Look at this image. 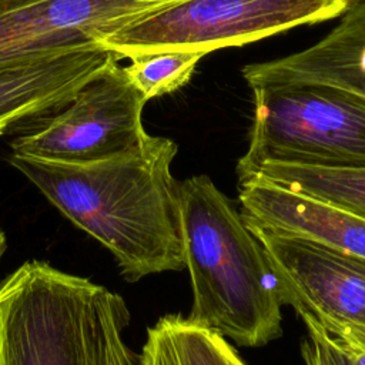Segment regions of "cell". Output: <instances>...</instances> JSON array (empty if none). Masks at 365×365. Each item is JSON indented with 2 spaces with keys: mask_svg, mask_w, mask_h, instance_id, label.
<instances>
[{
  "mask_svg": "<svg viewBox=\"0 0 365 365\" xmlns=\"http://www.w3.org/2000/svg\"><path fill=\"white\" fill-rule=\"evenodd\" d=\"M222 349H224V356H225V365H247L242 361V358L238 355V352L227 342V339H224Z\"/></svg>",
  "mask_w": 365,
  "mask_h": 365,
  "instance_id": "16",
  "label": "cell"
},
{
  "mask_svg": "<svg viewBox=\"0 0 365 365\" xmlns=\"http://www.w3.org/2000/svg\"><path fill=\"white\" fill-rule=\"evenodd\" d=\"M349 0H177L98 41L118 56L241 47L342 16Z\"/></svg>",
  "mask_w": 365,
  "mask_h": 365,
  "instance_id": "5",
  "label": "cell"
},
{
  "mask_svg": "<svg viewBox=\"0 0 365 365\" xmlns=\"http://www.w3.org/2000/svg\"><path fill=\"white\" fill-rule=\"evenodd\" d=\"M113 53L56 115L11 141L17 155L64 163L101 161L140 145L148 135L143 125L147 103Z\"/></svg>",
  "mask_w": 365,
  "mask_h": 365,
  "instance_id": "7",
  "label": "cell"
},
{
  "mask_svg": "<svg viewBox=\"0 0 365 365\" xmlns=\"http://www.w3.org/2000/svg\"><path fill=\"white\" fill-rule=\"evenodd\" d=\"M224 336L181 315H165L147 329L141 365H225Z\"/></svg>",
  "mask_w": 365,
  "mask_h": 365,
  "instance_id": "13",
  "label": "cell"
},
{
  "mask_svg": "<svg viewBox=\"0 0 365 365\" xmlns=\"http://www.w3.org/2000/svg\"><path fill=\"white\" fill-rule=\"evenodd\" d=\"M247 225L265 251L281 302L365 351V258L307 235Z\"/></svg>",
  "mask_w": 365,
  "mask_h": 365,
  "instance_id": "6",
  "label": "cell"
},
{
  "mask_svg": "<svg viewBox=\"0 0 365 365\" xmlns=\"http://www.w3.org/2000/svg\"><path fill=\"white\" fill-rule=\"evenodd\" d=\"M248 86L318 83L365 97V0L351 3L339 23L319 41L269 61L242 67Z\"/></svg>",
  "mask_w": 365,
  "mask_h": 365,
  "instance_id": "10",
  "label": "cell"
},
{
  "mask_svg": "<svg viewBox=\"0 0 365 365\" xmlns=\"http://www.w3.org/2000/svg\"><path fill=\"white\" fill-rule=\"evenodd\" d=\"M205 56L194 50H160L134 54L124 71L148 101L170 94L187 84Z\"/></svg>",
  "mask_w": 365,
  "mask_h": 365,
  "instance_id": "14",
  "label": "cell"
},
{
  "mask_svg": "<svg viewBox=\"0 0 365 365\" xmlns=\"http://www.w3.org/2000/svg\"><path fill=\"white\" fill-rule=\"evenodd\" d=\"M258 180L365 218V168L336 170L267 163L240 181Z\"/></svg>",
  "mask_w": 365,
  "mask_h": 365,
  "instance_id": "12",
  "label": "cell"
},
{
  "mask_svg": "<svg viewBox=\"0 0 365 365\" xmlns=\"http://www.w3.org/2000/svg\"><path fill=\"white\" fill-rule=\"evenodd\" d=\"M124 298L30 259L0 284V365H141Z\"/></svg>",
  "mask_w": 365,
  "mask_h": 365,
  "instance_id": "3",
  "label": "cell"
},
{
  "mask_svg": "<svg viewBox=\"0 0 365 365\" xmlns=\"http://www.w3.org/2000/svg\"><path fill=\"white\" fill-rule=\"evenodd\" d=\"M356 1H362V0H349V4L351 3H356Z\"/></svg>",
  "mask_w": 365,
  "mask_h": 365,
  "instance_id": "17",
  "label": "cell"
},
{
  "mask_svg": "<svg viewBox=\"0 0 365 365\" xmlns=\"http://www.w3.org/2000/svg\"><path fill=\"white\" fill-rule=\"evenodd\" d=\"M252 93L250 144L238 180L275 163L365 168V97L318 83H259Z\"/></svg>",
  "mask_w": 365,
  "mask_h": 365,
  "instance_id": "4",
  "label": "cell"
},
{
  "mask_svg": "<svg viewBox=\"0 0 365 365\" xmlns=\"http://www.w3.org/2000/svg\"><path fill=\"white\" fill-rule=\"evenodd\" d=\"M302 319L308 329L301 346L305 365H365V351L351 349L312 319Z\"/></svg>",
  "mask_w": 365,
  "mask_h": 365,
  "instance_id": "15",
  "label": "cell"
},
{
  "mask_svg": "<svg viewBox=\"0 0 365 365\" xmlns=\"http://www.w3.org/2000/svg\"><path fill=\"white\" fill-rule=\"evenodd\" d=\"M113 51L100 46L20 58L0 66V135L13 124L60 110Z\"/></svg>",
  "mask_w": 365,
  "mask_h": 365,
  "instance_id": "9",
  "label": "cell"
},
{
  "mask_svg": "<svg viewBox=\"0 0 365 365\" xmlns=\"http://www.w3.org/2000/svg\"><path fill=\"white\" fill-rule=\"evenodd\" d=\"M177 144L147 135L137 147L88 163L64 164L11 154L9 161L74 225L115 258L128 282L184 268Z\"/></svg>",
  "mask_w": 365,
  "mask_h": 365,
  "instance_id": "1",
  "label": "cell"
},
{
  "mask_svg": "<svg viewBox=\"0 0 365 365\" xmlns=\"http://www.w3.org/2000/svg\"><path fill=\"white\" fill-rule=\"evenodd\" d=\"M177 192L192 291L188 319L240 346H262L281 336L277 281L241 212L207 175L178 181Z\"/></svg>",
  "mask_w": 365,
  "mask_h": 365,
  "instance_id": "2",
  "label": "cell"
},
{
  "mask_svg": "<svg viewBox=\"0 0 365 365\" xmlns=\"http://www.w3.org/2000/svg\"><path fill=\"white\" fill-rule=\"evenodd\" d=\"M247 224L307 235L365 258V218L258 180L238 182Z\"/></svg>",
  "mask_w": 365,
  "mask_h": 365,
  "instance_id": "11",
  "label": "cell"
},
{
  "mask_svg": "<svg viewBox=\"0 0 365 365\" xmlns=\"http://www.w3.org/2000/svg\"><path fill=\"white\" fill-rule=\"evenodd\" d=\"M173 1L177 0H0V66L98 46Z\"/></svg>",
  "mask_w": 365,
  "mask_h": 365,
  "instance_id": "8",
  "label": "cell"
}]
</instances>
